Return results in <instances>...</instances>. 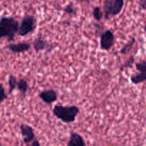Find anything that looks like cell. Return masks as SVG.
<instances>
[{"mask_svg": "<svg viewBox=\"0 0 146 146\" xmlns=\"http://www.w3.org/2000/svg\"><path fill=\"white\" fill-rule=\"evenodd\" d=\"M19 129L24 143L29 144L33 140L35 139V133L31 126L27 124H21L19 125Z\"/></svg>", "mask_w": 146, "mask_h": 146, "instance_id": "8992f818", "label": "cell"}, {"mask_svg": "<svg viewBox=\"0 0 146 146\" xmlns=\"http://www.w3.org/2000/svg\"><path fill=\"white\" fill-rule=\"evenodd\" d=\"M36 28V19L31 14H26L21 21L19 22V28L17 34L20 36H25L28 34H32Z\"/></svg>", "mask_w": 146, "mask_h": 146, "instance_id": "277c9868", "label": "cell"}, {"mask_svg": "<svg viewBox=\"0 0 146 146\" xmlns=\"http://www.w3.org/2000/svg\"><path fill=\"white\" fill-rule=\"evenodd\" d=\"M7 98H8V94L6 93L4 86L0 83V104L4 102Z\"/></svg>", "mask_w": 146, "mask_h": 146, "instance_id": "ac0fdd59", "label": "cell"}, {"mask_svg": "<svg viewBox=\"0 0 146 146\" xmlns=\"http://www.w3.org/2000/svg\"><path fill=\"white\" fill-rule=\"evenodd\" d=\"M62 11H64L65 14H68V15H75V14H76L75 7H74V4L71 2L68 3L67 5H66L65 7L62 9Z\"/></svg>", "mask_w": 146, "mask_h": 146, "instance_id": "2e32d148", "label": "cell"}, {"mask_svg": "<svg viewBox=\"0 0 146 146\" xmlns=\"http://www.w3.org/2000/svg\"><path fill=\"white\" fill-rule=\"evenodd\" d=\"M17 88L18 89V91H19V93L21 94V96H25L26 94L27 93V91H29V84L25 79L24 78H21L19 81H17Z\"/></svg>", "mask_w": 146, "mask_h": 146, "instance_id": "8fae6325", "label": "cell"}, {"mask_svg": "<svg viewBox=\"0 0 146 146\" xmlns=\"http://www.w3.org/2000/svg\"><path fill=\"white\" fill-rule=\"evenodd\" d=\"M115 36L110 29H106L100 34V47L104 51H109L114 45Z\"/></svg>", "mask_w": 146, "mask_h": 146, "instance_id": "5b68a950", "label": "cell"}, {"mask_svg": "<svg viewBox=\"0 0 146 146\" xmlns=\"http://www.w3.org/2000/svg\"><path fill=\"white\" fill-rule=\"evenodd\" d=\"M7 48L14 54H20L28 51L31 48V45L29 42L22 41L17 44H9L7 45Z\"/></svg>", "mask_w": 146, "mask_h": 146, "instance_id": "ba28073f", "label": "cell"}, {"mask_svg": "<svg viewBox=\"0 0 146 146\" xmlns=\"http://www.w3.org/2000/svg\"><path fill=\"white\" fill-rule=\"evenodd\" d=\"M135 58L134 56H130L129 58H128V59L127 60V61H125L122 66H121V71H123V70L125 69V68H131L134 62H135Z\"/></svg>", "mask_w": 146, "mask_h": 146, "instance_id": "e0dca14e", "label": "cell"}, {"mask_svg": "<svg viewBox=\"0 0 146 146\" xmlns=\"http://www.w3.org/2000/svg\"><path fill=\"white\" fill-rule=\"evenodd\" d=\"M30 143H31V146H40L41 145V144H40V143L38 142V141H37V140H35V139L33 140V141H31Z\"/></svg>", "mask_w": 146, "mask_h": 146, "instance_id": "44dd1931", "label": "cell"}, {"mask_svg": "<svg viewBox=\"0 0 146 146\" xmlns=\"http://www.w3.org/2000/svg\"><path fill=\"white\" fill-rule=\"evenodd\" d=\"M77 1H80V2H87L90 3V0H76Z\"/></svg>", "mask_w": 146, "mask_h": 146, "instance_id": "7402d4cb", "label": "cell"}, {"mask_svg": "<svg viewBox=\"0 0 146 146\" xmlns=\"http://www.w3.org/2000/svg\"><path fill=\"white\" fill-rule=\"evenodd\" d=\"M135 68H136L137 71H138L139 72L146 73V61L143 60L141 62L137 63L135 64Z\"/></svg>", "mask_w": 146, "mask_h": 146, "instance_id": "d6986e66", "label": "cell"}, {"mask_svg": "<svg viewBox=\"0 0 146 146\" xmlns=\"http://www.w3.org/2000/svg\"><path fill=\"white\" fill-rule=\"evenodd\" d=\"M140 7L142 9V10H145L146 8V0H140L139 1Z\"/></svg>", "mask_w": 146, "mask_h": 146, "instance_id": "ffe728a7", "label": "cell"}, {"mask_svg": "<svg viewBox=\"0 0 146 146\" xmlns=\"http://www.w3.org/2000/svg\"><path fill=\"white\" fill-rule=\"evenodd\" d=\"M19 28V21L12 17L3 16L0 18V39L7 38L8 41L14 40Z\"/></svg>", "mask_w": 146, "mask_h": 146, "instance_id": "6da1fadb", "label": "cell"}, {"mask_svg": "<svg viewBox=\"0 0 146 146\" xmlns=\"http://www.w3.org/2000/svg\"><path fill=\"white\" fill-rule=\"evenodd\" d=\"M85 141L84 138L78 133L72 132L70 134L69 141L67 143V146H85Z\"/></svg>", "mask_w": 146, "mask_h": 146, "instance_id": "9c48e42d", "label": "cell"}, {"mask_svg": "<svg viewBox=\"0 0 146 146\" xmlns=\"http://www.w3.org/2000/svg\"><path fill=\"white\" fill-rule=\"evenodd\" d=\"M92 15L96 21H100L104 18V13L102 12V11H101V8L99 7H94L93 8Z\"/></svg>", "mask_w": 146, "mask_h": 146, "instance_id": "5bb4252c", "label": "cell"}, {"mask_svg": "<svg viewBox=\"0 0 146 146\" xmlns=\"http://www.w3.org/2000/svg\"><path fill=\"white\" fill-rule=\"evenodd\" d=\"M8 85H9V94H11V93L15 90V88H17V81L15 76H14L13 75L9 76Z\"/></svg>", "mask_w": 146, "mask_h": 146, "instance_id": "9a60e30c", "label": "cell"}, {"mask_svg": "<svg viewBox=\"0 0 146 146\" xmlns=\"http://www.w3.org/2000/svg\"><path fill=\"white\" fill-rule=\"evenodd\" d=\"M53 114L66 123H71L76 121L80 109L76 106H63L60 104L55 105L52 110Z\"/></svg>", "mask_w": 146, "mask_h": 146, "instance_id": "7a4b0ae2", "label": "cell"}, {"mask_svg": "<svg viewBox=\"0 0 146 146\" xmlns=\"http://www.w3.org/2000/svg\"><path fill=\"white\" fill-rule=\"evenodd\" d=\"M38 97L41 99L43 102L46 104H52L57 101L58 95L56 91L54 89L44 90L38 94Z\"/></svg>", "mask_w": 146, "mask_h": 146, "instance_id": "52a82bcc", "label": "cell"}, {"mask_svg": "<svg viewBox=\"0 0 146 146\" xmlns=\"http://www.w3.org/2000/svg\"><path fill=\"white\" fill-rule=\"evenodd\" d=\"M32 45L34 49L37 53L44 51V50L46 49V48H48V46H49L48 41L45 38L41 36H37L34 39V41H33Z\"/></svg>", "mask_w": 146, "mask_h": 146, "instance_id": "30bf717a", "label": "cell"}, {"mask_svg": "<svg viewBox=\"0 0 146 146\" xmlns=\"http://www.w3.org/2000/svg\"><path fill=\"white\" fill-rule=\"evenodd\" d=\"M124 0H105L103 6L104 17L108 20L111 17H116L122 11Z\"/></svg>", "mask_w": 146, "mask_h": 146, "instance_id": "3957f363", "label": "cell"}, {"mask_svg": "<svg viewBox=\"0 0 146 146\" xmlns=\"http://www.w3.org/2000/svg\"><path fill=\"white\" fill-rule=\"evenodd\" d=\"M146 81V73L139 72L137 74H134L131 75V81L132 84L135 85L141 84V83L145 82Z\"/></svg>", "mask_w": 146, "mask_h": 146, "instance_id": "7c38bea8", "label": "cell"}, {"mask_svg": "<svg viewBox=\"0 0 146 146\" xmlns=\"http://www.w3.org/2000/svg\"><path fill=\"white\" fill-rule=\"evenodd\" d=\"M135 43V38L134 37L131 38V39L130 41H128L125 45H123V46L121 48L120 53L121 54H123V55H127L130 51L132 49L133 46L134 44Z\"/></svg>", "mask_w": 146, "mask_h": 146, "instance_id": "4fadbf2b", "label": "cell"}]
</instances>
